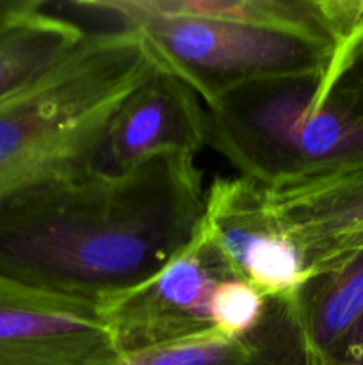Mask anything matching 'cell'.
<instances>
[{
  "instance_id": "obj_6",
  "label": "cell",
  "mask_w": 363,
  "mask_h": 365,
  "mask_svg": "<svg viewBox=\"0 0 363 365\" xmlns=\"http://www.w3.org/2000/svg\"><path fill=\"white\" fill-rule=\"evenodd\" d=\"M230 271L196 234L155 277L100 307L120 355L177 344L214 331L210 303Z\"/></svg>"
},
{
  "instance_id": "obj_3",
  "label": "cell",
  "mask_w": 363,
  "mask_h": 365,
  "mask_svg": "<svg viewBox=\"0 0 363 365\" xmlns=\"http://www.w3.org/2000/svg\"><path fill=\"white\" fill-rule=\"evenodd\" d=\"M320 75L251 82L206 107V145L265 187L363 170V114L317 96Z\"/></svg>"
},
{
  "instance_id": "obj_1",
  "label": "cell",
  "mask_w": 363,
  "mask_h": 365,
  "mask_svg": "<svg viewBox=\"0 0 363 365\" xmlns=\"http://www.w3.org/2000/svg\"><path fill=\"white\" fill-rule=\"evenodd\" d=\"M205 196L187 152L46 182L0 202V274L100 309L191 245Z\"/></svg>"
},
{
  "instance_id": "obj_16",
  "label": "cell",
  "mask_w": 363,
  "mask_h": 365,
  "mask_svg": "<svg viewBox=\"0 0 363 365\" xmlns=\"http://www.w3.org/2000/svg\"><path fill=\"white\" fill-rule=\"evenodd\" d=\"M342 365H363V323L359 327L356 339L349 346L347 353H345L344 360H342Z\"/></svg>"
},
{
  "instance_id": "obj_4",
  "label": "cell",
  "mask_w": 363,
  "mask_h": 365,
  "mask_svg": "<svg viewBox=\"0 0 363 365\" xmlns=\"http://www.w3.org/2000/svg\"><path fill=\"white\" fill-rule=\"evenodd\" d=\"M68 18L93 31H130L144 41L157 66L210 107L226 93L276 77L320 75L333 41L262 25L162 13L144 0H70ZM63 13V14H64Z\"/></svg>"
},
{
  "instance_id": "obj_10",
  "label": "cell",
  "mask_w": 363,
  "mask_h": 365,
  "mask_svg": "<svg viewBox=\"0 0 363 365\" xmlns=\"http://www.w3.org/2000/svg\"><path fill=\"white\" fill-rule=\"evenodd\" d=\"M294 309L312 365H342L363 323V253L310 278Z\"/></svg>"
},
{
  "instance_id": "obj_13",
  "label": "cell",
  "mask_w": 363,
  "mask_h": 365,
  "mask_svg": "<svg viewBox=\"0 0 363 365\" xmlns=\"http://www.w3.org/2000/svg\"><path fill=\"white\" fill-rule=\"evenodd\" d=\"M253 351V335L248 339H230L210 331L177 344L120 355L103 365H246Z\"/></svg>"
},
{
  "instance_id": "obj_14",
  "label": "cell",
  "mask_w": 363,
  "mask_h": 365,
  "mask_svg": "<svg viewBox=\"0 0 363 365\" xmlns=\"http://www.w3.org/2000/svg\"><path fill=\"white\" fill-rule=\"evenodd\" d=\"M255 351L246 365H312L298 317L294 299H267L262 324L253 334Z\"/></svg>"
},
{
  "instance_id": "obj_17",
  "label": "cell",
  "mask_w": 363,
  "mask_h": 365,
  "mask_svg": "<svg viewBox=\"0 0 363 365\" xmlns=\"http://www.w3.org/2000/svg\"><path fill=\"white\" fill-rule=\"evenodd\" d=\"M27 2L28 0H0V24L9 20L20 9H23Z\"/></svg>"
},
{
  "instance_id": "obj_12",
  "label": "cell",
  "mask_w": 363,
  "mask_h": 365,
  "mask_svg": "<svg viewBox=\"0 0 363 365\" xmlns=\"http://www.w3.org/2000/svg\"><path fill=\"white\" fill-rule=\"evenodd\" d=\"M324 6L335 46L317 96L363 114V0H324Z\"/></svg>"
},
{
  "instance_id": "obj_11",
  "label": "cell",
  "mask_w": 363,
  "mask_h": 365,
  "mask_svg": "<svg viewBox=\"0 0 363 365\" xmlns=\"http://www.w3.org/2000/svg\"><path fill=\"white\" fill-rule=\"evenodd\" d=\"M88 31L43 0H28L23 9L0 24V102L20 93L52 70Z\"/></svg>"
},
{
  "instance_id": "obj_5",
  "label": "cell",
  "mask_w": 363,
  "mask_h": 365,
  "mask_svg": "<svg viewBox=\"0 0 363 365\" xmlns=\"http://www.w3.org/2000/svg\"><path fill=\"white\" fill-rule=\"evenodd\" d=\"M198 234L231 277L267 299L292 302L312 278L301 250L270 212L265 187L241 175L210 184Z\"/></svg>"
},
{
  "instance_id": "obj_8",
  "label": "cell",
  "mask_w": 363,
  "mask_h": 365,
  "mask_svg": "<svg viewBox=\"0 0 363 365\" xmlns=\"http://www.w3.org/2000/svg\"><path fill=\"white\" fill-rule=\"evenodd\" d=\"M205 145L206 107L184 82L157 70L120 107L89 170L121 173L159 153L198 155Z\"/></svg>"
},
{
  "instance_id": "obj_9",
  "label": "cell",
  "mask_w": 363,
  "mask_h": 365,
  "mask_svg": "<svg viewBox=\"0 0 363 365\" xmlns=\"http://www.w3.org/2000/svg\"><path fill=\"white\" fill-rule=\"evenodd\" d=\"M265 198L312 277L363 253V170L273 185Z\"/></svg>"
},
{
  "instance_id": "obj_7",
  "label": "cell",
  "mask_w": 363,
  "mask_h": 365,
  "mask_svg": "<svg viewBox=\"0 0 363 365\" xmlns=\"http://www.w3.org/2000/svg\"><path fill=\"white\" fill-rule=\"evenodd\" d=\"M117 356L98 307L0 274V365H103Z\"/></svg>"
},
{
  "instance_id": "obj_2",
  "label": "cell",
  "mask_w": 363,
  "mask_h": 365,
  "mask_svg": "<svg viewBox=\"0 0 363 365\" xmlns=\"http://www.w3.org/2000/svg\"><path fill=\"white\" fill-rule=\"evenodd\" d=\"M159 66L130 31H88L52 70L0 102V202L89 170L125 100Z\"/></svg>"
},
{
  "instance_id": "obj_15",
  "label": "cell",
  "mask_w": 363,
  "mask_h": 365,
  "mask_svg": "<svg viewBox=\"0 0 363 365\" xmlns=\"http://www.w3.org/2000/svg\"><path fill=\"white\" fill-rule=\"evenodd\" d=\"M267 298L241 278H224L210 303L214 331L230 339H248L262 324Z\"/></svg>"
}]
</instances>
